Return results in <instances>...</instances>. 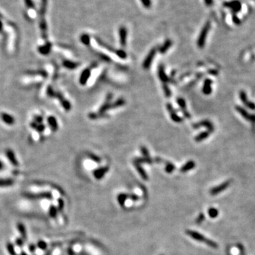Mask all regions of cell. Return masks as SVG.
Instances as JSON below:
<instances>
[{"label":"cell","mask_w":255,"mask_h":255,"mask_svg":"<svg viewBox=\"0 0 255 255\" xmlns=\"http://www.w3.org/2000/svg\"><path fill=\"white\" fill-rule=\"evenodd\" d=\"M186 234L190 236L191 237H192L194 240H197L199 242H205L207 245H208L209 247H213V248H217L218 247V244L216 242H215L213 240H208V238L203 236L201 234L199 233V232H196V231H193V230H186Z\"/></svg>","instance_id":"cell-1"},{"label":"cell","mask_w":255,"mask_h":255,"mask_svg":"<svg viewBox=\"0 0 255 255\" xmlns=\"http://www.w3.org/2000/svg\"><path fill=\"white\" fill-rule=\"evenodd\" d=\"M210 22L207 21L206 23L204 25V26L203 27L201 31L200 35H199V37L198 38L197 41V45L199 48H203L205 46L206 43V40L207 36H208V33L210 30Z\"/></svg>","instance_id":"cell-2"},{"label":"cell","mask_w":255,"mask_h":255,"mask_svg":"<svg viewBox=\"0 0 255 255\" xmlns=\"http://www.w3.org/2000/svg\"><path fill=\"white\" fill-rule=\"evenodd\" d=\"M157 51V47H153L151 50L150 51V53H148V55H147L146 58L144 60L143 64H142V66H143V68L145 69H148L150 68V65L152 64V62H153V59H154L155 55H156Z\"/></svg>","instance_id":"cell-3"},{"label":"cell","mask_w":255,"mask_h":255,"mask_svg":"<svg viewBox=\"0 0 255 255\" xmlns=\"http://www.w3.org/2000/svg\"><path fill=\"white\" fill-rule=\"evenodd\" d=\"M230 184H231V180H228V181L223 182V183L221 184L218 185V186L212 188V189L210 191V194L213 195V196H215V195L220 194V193L222 192V191H223L224 190H225L226 188H228V186L230 185Z\"/></svg>","instance_id":"cell-4"},{"label":"cell","mask_w":255,"mask_h":255,"mask_svg":"<svg viewBox=\"0 0 255 255\" xmlns=\"http://www.w3.org/2000/svg\"><path fill=\"white\" fill-rule=\"evenodd\" d=\"M235 109L237 110V112H239L240 115H242L243 118H245L247 121H250L251 123H252L253 124L255 123V115H252V114H250L245 109H244L243 108H242L241 107H236Z\"/></svg>","instance_id":"cell-5"},{"label":"cell","mask_w":255,"mask_h":255,"mask_svg":"<svg viewBox=\"0 0 255 255\" xmlns=\"http://www.w3.org/2000/svg\"><path fill=\"white\" fill-rule=\"evenodd\" d=\"M39 26H40L41 32V36H42L43 38L46 39L47 38V23L46 20H45V16H41L40 17V22H39Z\"/></svg>","instance_id":"cell-6"},{"label":"cell","mask_w":255,"mask_h":255,"mask_svg":"<svg viewBox=\"0 0 255 255\" xmlns=\"http://www.w3.org/2000/svg\"><path fill=\"white\" fill-rule=\"evenodd\" d=\"M240 97L241 101H242V103H243L247 107L249 108L250 109H252V110H255V104L253 102H252V101L248 100L247 96L246 93H245V91H240Z\"/></svg>","instance_id":"cell-7"},{"label":"cell","mask_w":255,"mask_h":255,"mask_svg":"<svg viewBox=\"0 0 255 255\" xmlns=\"http://www.w3.org/2000/svg\"><path fill=\"white\" fill-rule=\"evenodd\" d=\"M118 33L120 36V43L122 47H125L126 45V40H127V29L125 26H121Z\"/></svg>","instance_id":"cell-8"},{"label":"cell","mask_w":255,"mask_h":255,"mask_svg":"<svg viewBox=\"0 0 255 255\" xmlns=\"http://www.w3.org/2000/svg\"><path fill=\"white\" fill-rule=\"evenodd\" d=\"M201 126H204V127L206 128L210 133H213V131H214V126H213V125L212 124L211 122L207 121V120L202 121L199 122V123H196V124L194 125V128H199V127H201Z\"/></svg>","instance_id":"cell-9"},{"label":"cell","mask_w":255,"mask_h":255,"mask_svg":"<svg viewBox=\"0 0 255 255\" xmlns=\"http://www.w3.org/2000/svg\"><path fill=\"white\" fill-rule=\"evenodd\" d=\"M167 110L169 111V114H170L171 118H172V121H175V122H177V123H180V122H181L182 119L181 118H180L179 116L177 114V113H175V109H174L173 107H172V104H167Z\"/></svg>","instance_id":"cell-10"},{"label":"cell","mask_w":255,"mask_h":255,"mask_svg":"<svg viewBox=\"0 0 255 255\" xmlns=\"http://www.w3.org/2000/svg\"><path fill=\"white\" fill-rule=\"evenodd\" d=\"M1 118L4 123L9 126H12L15 123V119L12 115L8 114L7 113H2L1 114Z\"/></svg>","instance_id":"cell-11"},{"label":"cell","mask_w":255,"mask_h":255,"mask_svg":"<svg viewBox=\"0 0 255 255\" xmlns=\"http://www.w3.org/2000/svg\"><path fill=\"white\" fill-rule=\"evenodd\" d=\"M90 74H91V70H90L89 68H87V69H85V70L82 72L80 78V83L81 85H85V84L87 82L89 78L90 77Z\"/></svg>","instance_id":"cell-12"},{"label":"cell","mask_w":255,"mask_h":255,"mask_svg":"<svg viewBox=\"0 0 255 255\" xmlns=\"http://www.w3.org/2000/svg\"><path fill=\"white\" fill-rule=\"evenodd\" d=\"M177 103H178L179 107L181 108L182 112H183L184 115H185V117H186V118H190L191 115H190L188 111L186 110V104L184 99H182V98H179V99H177Z\"/></svg>","instance_id":"cell-13"},{"label":"cell","mask_w":255,"mask_h":255,"mask_svg":"<svg viewBox=\"0 0 255 255\" xmlns=\"http://www.w3.org/2000/svg\"><path fill=\"white\" fill-rule=\"evenodd\" d=\"M213 83V81L210 79H206L204 82L203 87V92L206 95H209L211 94L212 92V87L211 85Z\"/></svg>","instance_id":"cell-14"},{"label":"cell","mask_w":255,"mask_h":255,"mask_svg":"<svg viewBox=\"0 0 255 255\" xmlns=\"http://www.w3.org/2000/svg\"><path fill=\"white\" fill-rule=\"evenodd\" d=\"M111 99V94H109L107 96V101H105V103H104V104L101 106L100 109H99V113H100V114H103L104 112L107 111V110L111 109V104H110Z\"/></svg>","instance_id":"cell-15"},{"label":"cell","mask_w":255,"mask_h":255,"mask_svg":"<svg viewBox=\"0 0 255 255\" xmlns=\"http://www.w3.org/2000/svg\"><path fill=\"white\" fill-rule=\"evenodd\" d=\"M52 47V44L50 43L47 42L46 43L44 44V45H41L38 47V52L42 55H47L51 50Z\"/></svg>","instance_id":"cell-16"},{"label":"cell","mask_w":255,"mask_h":255,"mask_svg":"<svg viewBox=\"0 0 255 255\" xmlns=\"http://www.w3.org/2000/svg\"><path fill=\"white\" fill-rule=\"evenodd\" d=\"M109 171V167H101L99 169H96L94 172V177L97 179H100L104 177V175Z\"/></svg>","instance_id":"cell-17"},{"label":"cell","mask_w":255,"mask_h":255,"mask_svg":"<svg viewBox=\"0 0 255 255\" xmlns=\"http://www.w3.org/2000/svg\"><path fill=\"white\" fill-rule=\"evenodd\" d=\"M158 75H159V79H160V80L162 82H164V84L167 82L168 80H168L167 76L166 75L165 72H164V68L162 65H160L159 66V69H158Z\"/></svg>","instance_id":"cell-18"},{"label":"cell","mask_w":255,"mask_h":255,"mask_svg":"<svg viewBox=\"0 0 255 255\" xmlns=\"http://www.w3.org/2000/svg\"><path fill=\"white\" fill-rule=\"evenodd\" d=\"M47 123H48L49 126L51 128V129L53 130V131H56L58 128V121H57L56 118L54 116H49L47 118Z\"/></svg>","instance_id":"cell-19"},{"label":"cell","mask_w":255,"mask_h":255,"mask_svg":"<svg viewBox=\"0 0 255 255\" xmlns=\"http://www.w3.org/2000/svg\"><path fill=\"white\" fill-rule=\"evenodd\" d=\"M172 41L169 40V39H167V40L164 43V44H163V45L159 48V53L162 54L165 53L168 50V49L172 46Z\"/></svg>","instance_id":"cell-20"},{"label":"cell","mask_w":255,"mask_h":255,"mask_svg":"<svg viewBox=\"0 0 255 255\" xmlns=\"http://www.w3.org/2000/svg\"><path fill=\"white\" fill-rule=\"evenodd\" d=\"M195 166H196V164H195L194 161H188V162H186V164L181 168V170L180 171H181V172H188V171L191 170V169H194Z\"/></svg>","instance_id":"cell-21"},{"label":"cell","mask_w":255,"mask_h":255,"mask_svg":"<svg viewBox=\"0 0 255 255\" xmlns=\"http://www.w3.org/2000/svg\"><path fill=\"white\" fill-rule=\"evenodd\" d=\"M63 65L66 68H67V69H74L78 67L80 65V64L77 63H74V62L73 63V62L69 60H65L63 62Z\"/></svg>","instance_id":"cell-22"},{"label":"cell","mask_w":255,"mask_h":255,"mask_svg":"<svg viewBox=\"0 0 255 255\" xmlns=\"http://www.w3.org/2000/svg\"><path fill=\"white\" fill-rule=\"evenodd\" d=\"M57 96H58V98H59L60 100L62 105L63 106L64 109H65L66 111H69V110H70V109H71V104H69V101H67V100H65V99H64V98H63L60 94H57Z\"/></svg>","instance_id":"cell-23"},{"label":"cell","mask_w":255,"mask_h":255,"mask_svg":"<svg viewBox=\"0 0 255 255\" xmlns=\"http://www.w3.org/2000/svg\"><path fill=\"white\" fill-rule=\"evenodd\" d=\"M135 167H136V169H137V172H138V173L140 174L141 177H142V178L144 180H148V175H147V174L145 173V171H144V169H142V167H141V166L140 165V164H137V163H135Z\"/></svg>","instance_id":"cell-24"},{"label":"cell","mask_w":255,"mask_h":255,"mask_svg":"<svg viewBox=\"0 0 255 255\" xmlns=\"http://www.w3.org/2000/svg\"><path fill=\"white\" fill-rule=\"evenodd\" d=\"M7 155L9 160L11 161V162L13 163L14 165H17V164H18V162H17L16 159L15 155H14V152L12 151V150H7Z\"/></svg>","instance_id":"cell-25"},{"label":"cell","mask_w":255,"mask_h":255,"mask_svg":"<svg viewBox=\"0 0 255 255\" xmlns=\"http://www.w3.org/2000/svg\"><path fill=\"white\" fill-rule=\"evenodd\" d=\"M209 135H210V133L208 131H205V132H202L200 134L198 135L196 137H195V140L196 142H201V141L205 140L206 139L207 137H208Z\"/></svg>","instance_id":"cell-26"},{"label":"cell","mask_w":255,"mask_h":255,"mask_svg":"<svg viewBox=\"0 0 255 255\" xmlns=\"http://www.w3.org/2000/svg\"><path fill=\"white\" fill-rule=\"evenodd\" d=\"M81 42L83 44H85V45H89L90 44V37L89 36L86 34H84L82 35L80 37Z\"/></svg>","instance_id":"cell-27"},{"label":"cell","mask_w":255,"mask_h":255,"mask_svg":"<svg viewBox=\"0 0 255 255\" xmlns=\"http://www.w3.org/2000/svg\"><path fill=\"white\" fill-rule=\"evenodd\" d=\"M128 198V195H126L125 194H121L118 195V201L121 206H124L125 201H126V199H127Z\"/></svg>","instance_id":"cell-28"},{"label":"cell","mask_w":255,"mask_h":255,"mask_svg":"<svg viewBox=\"0 0 255 255\" xmlns=\"http://www.w3.org/2000/svg\"><path fill=\"white\" fill-rule=\"evenodd\" d=\"M125 101L123 99H118L116 101H115L113 104H111V109H115V108H118L121 107V106L124 105L125 104Z\"/></svg>","instance_id":"cell-29"},{"label":"cell","mask_w":255,"mask_h":255,"mask_svg":"<svg viewBox=\"0 0 255 255\" xmlns=\"http://www.w3.org/2000/svg\"><path fill=\"white\" fill-rule=\"evenodd\" d=\"M208 213L209 216H210V218H216V217L218 216V210L215 208H209Z\"/></svg>","instance_id":"cell-30"},{"label":"cell","mask_w":255,"mask_h":255,"mask_svg":"<svg viewBox=\"0 0 255 255\" xmlns=\"http://www.w3.org/2000/svg\"><path fill=\"white\" fill-rule=\"evenodd\" d=\"M144 162H148V163H152L151 159L150 158H138V159H135V163H137V164H140V163H144Z\"/></svg>","instance_id":"cell-31"},{"label":"cell","mask_w":255,"mask_h":255,"mask_svg":"<svg viewBox=\"0 0 255 255\" xmlns=\"http://www.w3.org/2000/svg\"><path fill=\"white\" fill-rule=\"evenodd\" d=\"M175 167L174 164H172V163H168V164L166 165L165 167V171L167 172V173H172L174 170H175Z\"/></svg>","instance_id":"cell-32"},{"label":"cell","mask_w":255,"mask_h":255,"mask_svg":"<svg viewBox=\"0 0 255 255\" xmlns=\"http://www.w3.org/2000/svg\"><path fill=\"white\" fill-rule=\"evenodd\" d=\"M26 7L29 9H35V4L33 0H24Z\"/></svg>","instance_id":"cell-33"},{"label":"cell","mask_w":255,"mask_h":255,"mask_svg":"<svg viewBox=\"0 0 255 255\" xmlns=\"http://www.w3.org/2000/svg\"><path fill=\"white\" fill-rule=\"evenodd\" d=\"M163 89H164V94H165L167 97H170L171 96V91L169 89V88L168 87V86L166 84H164L163 85Z\"/></svg>","instance_id":"cell-34"},{"label":"cell","mask_w":255,"mask_h":255,"mask_svg":"<svg viewBox=\"0 0 255 255\" xmlns=\"http://www.w3.org/2000/svg\"><path fill=\"white\" fill-rule=\"evenodd\" d=\"M142 4H143V6L147 9H149V8L151 7L152 5V1L151 0H140Z\"/></svg>","instance_id":"cell-35"},{"label":"cell","mask_w":255,"mask_h":255,"mask_svg":"<svg viewBox=\"0 0 255 255\" xmlns=\"http://www.w3.org/2000/svg\"><path fill=\"white\" fill-rule=\"evenodd\" d=\"M204 220H205V215L203 214V213H200L199 216H198V218H196V223H197V224H201Z\"/></svg>","instance_id":"cell-36"},{"label":"cell","mask_w":255,"mask_h":255,"mask_svg":"<svg viewBox=\"0 0 255 255\" xmlns=\"http://www.w3.org/2000/svg\"><path fill=\"white\" fill-rule=\"evenodd\" d=\"M115 54H116L118 56H119L120 58H126V53L122 50H116V51H115Z\"/></svg>","instance_id":"cell-37"},{"label":"cell","mask_w":255,"mask_h":255,"mask_svg":"<svg viewBox=\"0 0 255 255\" xmlns=\"http://www.w3.org/2000/svg\"><path fill=\"white\" fill-rule=\"evenodd\" d=\"M140 150H141V151H142V154H143L144 156H145L146 158H149V153H148V149L145 148V147L142 146V147H141Z\"/></svg>","instance_id":"cell-38"},{"label":"cell","mask_w":255,"mask_h":255,"mask_svg":"<svg viewBox=\"0 0 255 255\" xmlns=\"http://www.w3.org/2000/svg\"><path fill=\"white\" fill-rule=\"evenodd\" d=\"M237 247H238L239 250H240V254H241V255H245V248H244L243 245H241V244H238V245H237Z\"/></svg>","instance_id":"cell-39"},{"label":"cell","mask_w":255,"mask_h":255,"mask_svg":"<svg viewBox=\"0 0 255 255\" xmlns=\"http://www.w3.org/2000/svg\"><path fill=\"white\" fill-rule=\"evenodd\" d=\"M34 121L36 123H41L43 121V118L40 115H36V116L34 117Z\"/></svg>","instance_id":"cell-40"},{"label":"cell","mask_w":255,"mask_h":255,"mask_svg":"<svg viewBox=\"0 0 255 255\" xmlns=\"http://www.w3.org/2000/svg\"><path fill=\"white\" fill-rule=\"evenodd\" d=\"M89 157H90V158L92 159V160L96 162H100V159H99V157H98L96 156V155L91 154L89 155Z\"/></svg>","instance_id":"cell-41"},{"label":"cell","mask_w":255,"mask_h":255,"mask_svg":"<svg viewBox=\"0 0 255 255\" xmlns=\"http://www.w3.org/2000/svg\"><path fill=\"white\" fill-rule=\"evenodd\" d=\"M44 128H45V126H43V125H38L37 126V127H36V129L38 131H39V132H43V130H44Z\"/></svg>","instance_id":"cell-42"},{"label":"cell","mask_w":255,"mask_h":255,"mask_svg":"<svg viewBox=\"0 0 255 255\" xmlns=\"http://www.w3.org/2000/svg\"><path fill=\"white\" fill-rule=\"evenodd\" d=\"M128 197H130L131 199H133V201L138 200V196H136V195L131 194V195H130V196H128Z\"/></svg>","instance_id":"cell-43"},{"label":"cell","mask_w":255,"mask_h":255,"mask_svg":"<svg viewBox=\"0 0 255 255\" xmlns=\"http://www.w3.org/2000/svg\"><path fill=\"white\" fill-rule=\"evenodd\" d=\"M204 1H205L206 4L207 6H210L213 4V0H204Z\"/></svg>","instance_id":"cell-44"},{"label":"cell","mask_w":255,"mask_h":255,"mask_svg":"<svg viewBox=\"0 0 255 255\" xmlns=\"http://www.w3.org/2000/svg\"><path fill=\"white\" fill-rule=\"evenodd\" d=\"M2 31H3V23L2 22H1V21L0 20V34L2 33Z\"/></svg>","instance_id":"cell-45"},{"label":"cell","mask_w":255,"mask_h":255,"mask_svg":"<svg viewBox=\"0 0 255 255\" xmlns=\"http://www.w3.org/2000/svg\"><path fill=\"white\" fill-rule=\"evenodd\" d=\"M2 167H3V164H2V162L0 161V169H2Z\"/></svg>","instance_id":"cell-46"},{"label":"cell","mask_w":255,"mask_h":255,"mask_svg":"<svg viewBox=\"0 0 255 255\" xmlns=\"http://www.w3.org/2000/svg\"><path fill=\"white\" fill-rule=\"evenodd\" d=\"M3 19V16L1 15V13H0V19Z\"/></svg>","instance_id":"cell-47"}]
</instances>
